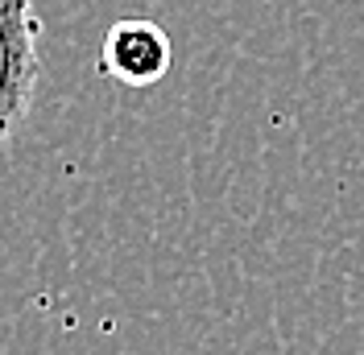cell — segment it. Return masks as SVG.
<instances>
[{
    "instance_id": "6da1fadb",
    "label": "cell",
    "mask_w": 364,
    "mask_h": 355,
    "mask_svg": "<svg viewBox=\"0 0 364 355\" xmlns=\"http://www.w3.org/2000/svg\"><path fill=\"white\" fill-rule=\"evenodd\" d=\"M42 21L33 0H0V145L17 136L33 108L42 54H38Z\"/></svg>"
},
{
    "instance_id": "7a4b0ae2",
    "label": "cell",
    "mask_w": 364,
    "mask_h": 355,
    "mask_svg": "<svg viewBox=\"0 0 364 355\" xmlns=\"http://www.w3.org/2000/svg\"><path fill=\"white\" fill-rule=\"evenodd\" d=\"M170 62H174V45L166 38V29L145 17H120L100 45V75L124 87L161 83Z\"/></svg>"
}]
</instances>
